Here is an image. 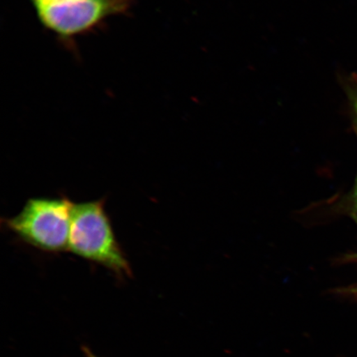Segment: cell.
I'll return each instance as SVG.
<instances>
[{"label":"cell","instance_id":"cell-1","mask_svg":"<svg viewBox=\"0 0 357 357\" xmlns=\"http://www.w3.org/2000/svg\"><path fill=\"white\" fill-rule=\"evenodd\" d=\"M68 252L107 268L120 280L132 276L130 263L106 213L105 199L74 203Z\"/></svg>","mask_w":357,"mask_h":357},{"label":"cell","instance_id":"cell-2","mask_svg":"<svg viewBox=\"0 0 357 357\" xmlns=\"http://www.w3.org/2000/svg\"><path fill=\"white\" fill-rule=\"evenodd\" d=\"M73 205L66 197L29 199L16 216L3 220L2 225L41 252H68Z\"/></svg>","mask_w":357,"mask_h":357},{"label":"cell","instance_id":"cell-3","mask_svg":"<svg viewBox=\"0 0 357 357\" xmlns=\"http://www.w3.org/2000/svg\"><path fill=\"white\" fill-rule=\"evenodd\" d=\"M135 0H70L34 6L43 28L62 43L95 33L111 17L130 13Z\"/></svg>","mask_w":357,"mask_h":357},{"label":"cell","instance_id":"cell-4","mask_svg":"<svg viewBox=\"0 0 357 357\" xmlns=\"http://www.w3.org/2000/svg\"><path fill=\"white\" fill-rule=\"evenodd\" d=\"M346 92L349 101L352 119L357 133V77H351L346 84Z\"/></svg>","mask_w":357,"mask_h":357},{"label":"cell","instance_id":"cell-5","mask_svg":"<svg viewBox=\"0 0 357 357\" xmlns=\"http://www.w3.org/2000/svg\"><path fill=\"white\" fill-rule=\"evenodd\" d=\"M70 1V0H29L32 6H41V4L55 3Z\"/></svg>","mask_w":357,"mask_h":357},{"label":"cell","instance_id":"cell-6","mask_svg":"<svg viewBox=\"0 0 357 357\" xmlns=\"http://www.w3.org/2000/svg\"><path fill=\"white\" fill-rule=\"evenodd\" d=\"M82 351L86 357H100L99 356L93 354V352L86 346H82Z\"/></svg>","mask_w":357,"mask_h":357},{"label":"cell","instance_id":"cell-7","mask_svg":"<svg viewBox=\"0 0 357 357\" xmlns=\"http://www.w3.org/2000/svg\"><path fill=\"white\" fill-rule=\"evenodd\" d=\"M354 204H355L356 212L357 213V185L356 187L355 195H354Z\"/></svg>","mask_w":357,"mask_h":357},{"label":"cell","instance_id":"cell-8","mask_svg":"<svg viewBox=\"0 0 357 357\" xmlns=\"http://www.w3.org/2000/svg\"><path fill=\"white\" fill-rule=\"evenodd\" d=\"M349 292L356 294V296H357V287L352 289L351 290H350Z\"/></svg>","mask_w":357,"mask_h":357}]
</instances>
